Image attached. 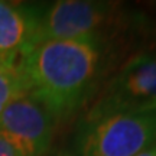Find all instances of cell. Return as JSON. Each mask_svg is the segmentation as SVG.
<instances>
[{
  "instance_id": "cell-1",
  "label": "cell",
  "mask_w": 156,
  "mask_h": 156,
  "mask_svg": "<svg viewBox=\"0 0 156 156\" xmlns=\"http://www.w3.org/2000/svg\"><path fill=\"white\" fill-rule=\"evenodd\" d=\"M104 38L44 41L19 58V69L29 95L64 120L78 110L101 69Z\"/></svg>"
},
{
  "instance_id": "cell-2",
  "label": "cell",
  "mask_w": 156,
  "mask_h": 156,
  "mask_svg": "<svg viewBox=\"0 0 156 156\" xmlns=\"http://www.w3.org/2000/svg\"><path fill=\"white\" fill-rule=\"evenodd\" d=\"M156 145V112L114 113L84 119L78 156H136Z\"/></svg>"
},
{
  "instance_id": "cell-3",
  "label": "cell",
  "mask_w": 156,
  "mask_h": 156,
  "mask_svg": "<svg viewBox=\"0 0 156 156\" xmlns=\"http://www.w3.org/2000/svg\"><path fill=\"white\" fill-rule=\"evenodd\" d=\"M156 112V54H140L110 80L84 119Z\"/></svg>"
},
{
  "instance_id": "cell-4",
  "label": "cell",
  "mask_w": 156,
  "mask_h": 156,
  "mask_svg": "<svg viewBox=\"0 0 156 156\" xmlns=\"http://www.w3.org/2000/svg\"><path fill=\"white\" fill-rule=\"evenodd\" d=\"M114 5L108 2L59 0L38 6V30L35 45L44 41L104 38L113 20Z\"/></svg>"
},
{
  "instance_id": "cell-5",
  "label": "cell",
  "mask_w": 156,
  "mask_h": 156,
  "mask_svg": "<svg viewBox=\"0 0 156 156\" xmlns=\"http://www.w3.org/2000/svg\"><path fill=\"white\" fill-rule=\"evenodd\" d=\"M55 120L32 95H22L0 112V137L17 156H45L51 149Z\"/></svg>"
},
{
  "instance_id": "cell-6",
  "label": "cell",
  "mask_w": 156,
  "mask_h": 156,
  "mask_svg": "<svg viewBox=\"0 0 156 156\" xmlns=\"http://www.w3.org/2000/svg\"><path fill=\"white\" fill-rule=\"evenodd\" d=\"M38 30V6L0 0V56L15 58L32 48Z\"/></svg>"
},
{
  "instance_id": "cell-7",
  "label": "cell",
  "mask_w": 156,
  "mask_h": 156,
  "mask_svg": "<svg viewBox=\"0 0 156 156\" xmlns=\"http://www.w3.org/2000/svg\"><path fill=\"white\" fill-rule=\"evenodd\" d=\"M26 87L15 58L0 56V112L9 103L26 95Z\"/></svg>"
},
{
  "instance_id": "cell-8",
  "label": "cell",
  "mask_w": 156,
  "mask_h": 156,
  "mask_svg": "<svg viewBox=\"0 0 156 156\" xmlns=\"http://www.w3.org/2000/svg\"><path fill=\"white\" fill-rule=\"evenodd\" d=\"M0 156H17L16 152L12 149V146L2 137H0Z\"/></svg>"
},
{
  "instance_id": "cell-9",
  "label": "cell",
  "mask_w": 156,
  "mask_h": 156,
  "mask_svg": "<svg viewBox=\"0 0 156 156\" xmlns=\"http://www.w3.org/2000/svg\"><path fill=\"white\" fill-rule=\"evenodd\" d=\"M136 156H156V145L149 147V149H146L145 152H142V153H139Z\"/></svg>"
},
{
  "instance_id": "cell-10",
  "label": "cell",
  "mask_w": 156,
  "mask_h": 156,
  "mask_svg": "<svg viewBox=\"0 0 156 156\" xmlns=\"http://www.w3.org/2000/svg\"><path fill=\"white\" fill-rule=\"evenodd\" d=\"M56 156H77V155H74L73 152H68V151H65V152H59Z\"/></svg>"
}]
</instances>
